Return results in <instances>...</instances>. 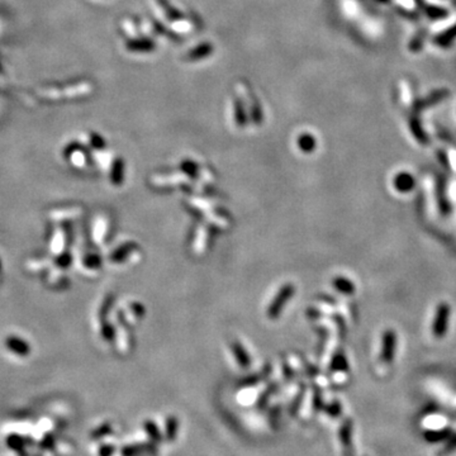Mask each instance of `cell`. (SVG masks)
<instances>
[{
	"mask_svg": "<svg viewBox=\"0 0 456 456\" xmlns=\"http://www.w3.org/2000/svg\"><path fill=\"white\" fill-rule=\"evenodd\" d=\"M414 177L408 173H400L394 177V188L400 193H408L414 188Z\"/></svg>",
	"mask_w": 456,
	"mask_h": 456,
	"instance_id": "5b68a950",
	"label": "cell"
},
{
	"mask_svg": "<svg viewBox=\"0 0 456 456\" xmlns=\"http://www.w3.org/2000/svg\"><path fill=\"white\" fill-rule=\"evenodd\" d=\"M447 435H450L449 430H430L425 432V439H427L431 442H437L447 437Z\"/></svg>",
	"mask_w": 456,
	"mask_h": 456,
	"instance_id": "30bf717a",
	"label": "cell"
},
{
	"mask_svg": "<svg viewBox=\"0 0 456 456\" xmlns=\"http://www.w3.org/2000/svg\"><path fill=\"white\" fill-rule=\"evenodd\" d=\"M234 108H236V121L239 125H245L246 123V114L244 111V105L240 99H236L234 102Z\"/></svg>",
	"mask_w": 456,
	"mask_h": 456,
	"instance_id": "4fadbf2b",
	"label": "cell"
},
{
	"mask_svg": "<svg viewBox=\"0 0 456 456\" xmlns=\"http://www.w3.org/2000/svg\"><path fill=\"white\" fill-rule=\"evenodd\" d=\"M332 369H335V370H346L348 369V361L342 355H336L334 357Z\"/></svg>",
	"mask_w": 456,
	"mask_h": 456,
	"instance_id": "5bb4252c",
	"label": "cell"
},
{
	"mask_svg": "<svg viewBox=\"0 0 456 456\" xmlns=\"http://www.w3.org/2000/svg\"><path fill=\"white\" fill-rule=\"evenodd\" d=\"M293 291H294V286L290 285V284H288V285L283 286V288L280 289L278 296L275 297L274 300H272L269 311H267L270 318H277V317L280 315L281 309H283V307L285 305V303L290 299L291 296H293Z\"/></svg>",
	"mask_w": 456,
	"mask_h": 456,
	"instance_id": "7a4b0ae2",
	"label": "cell"
},
{
	"mask_svg": "<svg viewBox=\"0 0 456 456\" xmlns=\"http://www.w3.org/2000/svg\"><path fill=\"white\" fill-rule=\"evenodd\" d=\"M298 144L303 151L311 152L316 147V140L311 135H303L299 137Z\"/></svg>",
	"mask_w": 456,
	"mask_h": 456,
	"instance_id": "8fae6325",
	"label": "cell"
},
{
	"mask_svg": "<svg viewBox=\"0 0 456 456\" xmlns=\"http://www.w3.org/2000/svg\"><path fill=\"white\" fill-rule=\"evenodd\" d=\"M455 449H456V436H454V437L450 439L449 445H447V446L445 447V450H444V452H442V454H446V452H451V451H454Z\"/></svg>",
	"mask_w": 456,
	"mask_h": 456,
	"instance_id": "d6986e66",
	"label": "cell"
},
{
	"mask_svg": "<svg viewBox=\"0 0 456 456\" xmlns=\"http://www.w3.org/2000/svg\"><path fill=\"white\" fill-rule=\"evenodd\" d=\"M5 346H7L8 350L14 352L18 356H27L31 351L26 341L19 337H14V336H10L5 340Z\"/></svg>",
	"mask_w": 456,
	"mask_h": 456,
	"instance_id": "277c9868",
	"label": "cell"
},
{
	"mask_svg": "<svg viewBox=\"0 0 456 456\" xmlns=\"http://www.w3.org/2000/svg\"><path fill=\"white\" fill-rule=\"evenodd\" d=\"M128 48L132 51H138V52H147V51H151L152 48L155 47L154 42L150 40H135V41H130L127 43Z\"/></svg>",
	"mask_w": 456,
	"mask_h": 456,
	"instance_id": "8992f818",
	"label": "cell"
},
{
	"mask_svg": "<svg viewBox=\"0 0 456 456\" xmlns=\"http://www.w3.org/2000/svg\"><path fill=\"white\" fill-rule=\"evenodd\" d=\"M85 265H86V266L92 267V269H94V267H98V266H99V259H98L97 256L92 255L88 259V260L85 261Z\"/></svg>",
	"mask_w": 456,
	"mask_h": 456,
	"instance_id": "ac0fdd59",
	"label": "cell"
},
{
	"mask_svg": "<svg viewBox=\"0 0 456 456\" xmlns=\"http://www.w3.org/2000/svg\"><path fill=\"white\" fill-rule=\"evenodd\" d=\"M70 255L69 253H65V255H61L60 256L59 259H57L56 260V263H57V266H60V267H67L69 266V264H70Z\"/></svg>",
	"mask_w": 456,
	"mask_h": 456,
	"instance_id": "e0dca14e",
	"label": "cell"
},
{
	"mask_svg": "<svg viewBox=\"0 0 456 456\" xmlns=\"http://www.w3.org/2000/svg\"><path fill=\"white\" fill-rule=\"evenodd\" d=\"M232 350H233L234 354H236V357H237V360H239L240 364H241V367H247L248 356H247V352H246L245 349L242 348L239 342H233L232 343Z\"/></svg>",
	"mask_w": 456,
	"mask_h": 456,
	"instance_id": "9c48e42d",
	"label": "cell"
},
{
	"mask_svg": "<svg viewBox=\"0 0 456 456\" xmlns=\"http://www.w3.org/2000/svg\"><path fill=\"white\" fill-rule=\"evenodd\" d=\"M158 2V4L161 5V7H162V9L165 10V13H166V15H168L169 18H171V19H176V18H180L181 17V14H180L179 12H176V9L175 8H171V5L169 4L168 3V0H157Z\"/></svg>",
	"mask_w": 456,
	"mask_h": 456,
	"instance_id": "7c38bea8",
	"label": "cell"
},
{
	"mask_svg": "<svg viewBox=\"0 0 456 456\" xmlns=\"http://www.w3.org/2000/svg\"><path fill=\"white\" fill-rule=\"evenodd\" d=\"M212 52V46L209 43H203V45L198 46L195 50H192V52L189 53V59L190 60H199L202 57H206L208 56L209 53Z\"/></svg>",
	"mask_w": 456,
	"mask_h": 456,
	"instance_id": "ba28073f",
	"label": "cell"
},
{
	"mask_svg": "<svg viewBox=\"0 0 456 456\" xmlns=\"http://www.w3.org/2000/svg\"><path fill=\"white\" fill-rule=\"evenodd\" d=\"M181 168L184 169V170L187 171L188 174H190V175H192V176H195L196 165H195V163H193L192 161H184V163H183V165H181Z\"/></svg>",
	"mask_w": 456,
	"mask_h": 456,
	"instance_id": "2e32d148",
	"label": "cell"
},
{
	"mask_svg": "<svg viewBox=\"0 0 456 456\" xmlns=\"http://www.w3.org/2000/svg\"><path fill=\"white\" fill-rule=\"evenodd\" d=\"M334 286L338 291L345 294H351L355 291L354 284L349 279H346V278H336L334 280Z\"/></svg>",
	"mask_w": 456,
	"mask_h": 456,
	"instance_id": "52a82bcc",
	"label": "cell"
},
{
	"mask_svg": "<svg viewBox=\"0 0 456 456\" xmlns=\"http://www.w3.org/2000/svg\"><path fill=\"white\" fill-rule=\"evenodd\" d=\"M116 173L112 175V179H113L114 184H121V179H123V161H117L116 163V169H114Z\"/></svg>",
	"mask_w": 456,
	"mask_h": 456,
	"instance_id": "9a60e30c",
	"label": "cell"
},
{
	"mask_svg": "<svg viewBox=\"0 0 456 456\" xmlns=\"http://www.w3.org/2000/svg\"><path fill=\"white\" fill-rule=\"evenodd\" d=\"M450 315H451V309L447 303L439 304L432 323V334L436 338H442L446 335L447 329H449Z\"/></svg>",
	"mask_w": 456,
	"mask_h": 456,
	"instance_id": "6da1fadb",
	"label": "cell"
},
{
	"mask_svg": "<svg viewBox=\"0 0 456 456\" xmlns=\"http://www.w3.org/2000/svg\"><path fill=\"white\" fill-rule=\"evenodd\" d=\"M0 267H2V264H0Z\"/></svg>",
	"mask_w": 456,
	"mask_h": 456,
	"instance_id": "ffe728a7",
	"label": "cell"
},
{
	"mask_svg": "<svg viewBox=\"0 0 456 456\" xmlns=\"http://www.w3.org/2000/svg\"><path fill=\"white\" fill-rule=\"evenodd\" d=\"M397 350V335L392 330H388L383 334L381 340V360L386 362H392Z\"/></svg>",
	"mask_w": 456,
	"mask_h": 456,
	"instance_id": "3957f363",
	"label": "cell"
}]
</instances>
